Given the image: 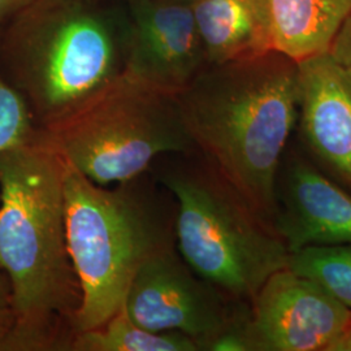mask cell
<instances>
[{
	"mask_svg": "<svg viewBox=\"0 0 351 351\" xmlns=\"http://www.w3.org/2000/svg\"><path fill=\"white\" fill-rule=\"evenodd\" d=\"M66 163L39 137L0 155V271L14 324L3 351H69L82 293L64 215Z\"/></svg>",
	"mask_w": 351,
	"mask_h": 351,
	"instance_id": "1",
	"label": "cell"
},
{
	"mask_svg": "<svg viewBox=\"0 0 351 351\" xmlns=\"http://www.w3.org/2000/svg\"><path fill=\"white\" fill-rule=\"evenodd\" d=\"M176 98L195 149L272 223L277 171L298 119L297 63L271 50L207 64Z\"/></svg>",
	"mask_w": 351,
	"mask_h": 351,
	"instance_id": "2",
	"label": "cell"
},
{
	"mask_svg": "<svg viewBox=\"0 0 351 351\" xmlns=\"http://www.w3.org/2000/svg\"><path fill=\"white\" fill-rule=\"evenodd\" d=\"M64 215L82 293L80 333L117 314L141 265L175 246L176 201L150 172L101 186L66 163Z\"/></svg>",
	"mask_w": 351,
	"mask_h": 351,
	"instance_id": "3",
	"label": "cell"
},
{
	"mask_svg": "<svg viewBox=\"0 0 351 351\" xmlns=\"http://www.w3.org/2000/svg\"><path fill=\"white\" fill-rule=\"evenodd\" d=\"M149 172L175 198L180 254L229 298L251 303L288 267L290 252L274 224L197 149L160 155Z\"/></svg>",
	"mask_w": 351,
	"mask_h": 351,
	"instance_id": "4",
	"label": "cell"
},
{
	"mask_svg": "<svg viewBox=\"0 0 351 351\" xmlns=\"http://www.w3.org/2000/svg\"><path fill=\"white\" fill-rule=\"evenodd\" d=\"M12 84L38 129L98 97L125 75L129 16L104 0H40Z\"/></svg>",
	"mask_w": 351,
	"mask_h": 351,
	"instance_id": "5",
	"label": "cell"
},
{
	"mask_svg": "<svg viewBox=\"0 0 351 351\" xmlns=\"http://www.w3.org/2000/svg\"><path fill=\"white\" fill-rule=\"evenodd\" d=\"M39 139L93 182L110 186L149 172L164 154L195 150L176 95L123 75Z\"/></svg>",
	"mask_w": 351,
	"mask_h": 351,
	"instance_id": "6",
	"label": "cell"
},
{
	"mask_svg": "<svg viewBox=\"0 0 351 351\" xmlns=\"http://www.w3.org/2000/svg\"><path fill=\"white\" fill-rule=\"evenodd\" d=\"M249 306L229 298L197 275L175 245L158 251L141 265L121 310L142 328L181 332L197 342L199 351H207Z\"/></svg>",
	"mask_w": 351,
	"mask_h": 351,
	"instance_id": "7",
	"label": "cell"
},
{
	"mask_svg": "<svg viewBox=\"0 0 351 351\" xmlns=\"http://www.w3.org/2000/svg\"><path fill=\"white\" fill-rule=\"evenodd\" d=\"M350 323V310L326 289L284 268L250 303L249 350L326 351Z\"/></svg>",
	"mask_w": 351,
	"mask_h": 351,
	"instance_id": "8",
	"label": "cell"
},
{
	"mask_svg": "<svg viewBox=\"0 0 351 351\" xmlns=\"http://www.w3.org/2000/svg\"><path fill=\"white\" fill-rule=\"evenodd\" d=\"M125 75L171 95L207 65L191 3L128 0Z\"/></svg>",
	"mask_w": 351,
	"mask_h": 351,
	"instance_id": "9",
	"label": "cell"
},
{
	"mask_svg": "<svg viewBox=\"0 0 351 351\" xmlns=\"http://www.w3.org/2000/svg\"><path fill=\"white\" fill-rule=\"evenodd\" d=\"M272 223L290 254L351 243V190L326 173L298 142H289L277 171Z\"/></svg>",
	"mask_w": 351,
	"mask_h": 351,
	"instance_id": "10",
	"label": "cell"
},
{
	"mask_svg": "<svg viewBox=\"0 0 351 351\" xmlns=\"http://www.w3.org/2000/svg\"><path fill=\"white\" fill-rule=\"evenodd\" d=\"M298 130L304 152L351 190V75L328 51L297 63Z\"/></svg>",
	"mask_w": 351,
	"mask_h": 351,
	"instance_id": "11",
	"label": "cell"
},
{
	"mask_svg": "<svg viewBox=\"0 0 351 351\" xmlns=\"http://www.w3.org/2000/svg\"><path fill=\"white\" fill-rule=\"evenodd\" d=\"M191 8L207 64L272 50L265 0H195Z\"/></svg>",
	"mask_w": 351,
	"mask_h": 351,
	"instance_id": "12",
	"label": "cell"
},
{
	"mask_svg": "<svg viewBox=\"0 0 351 351\" xmlns=\"http://www.w3.org/2000/svg\"><path fill=\"white\" fill-rule=\"evenodd\" d=\"M271 47L295 63L330 50L351 0H265Z\"/></svg>",
	"mask_w": 351,
	"mask_h": 351,
	"instance_id": "13",
	"label": "cell"
},
{
	"mask_svg": "<svg viewBox=\"0 0 351 351\" xmlns=\"http://www.w3.org/2000/svg\"><path fill=\"white\" fill-rule=\"evenodd\" d=\"M69 351H199V348L181 332L142 328L120 310L101 326L77 333Z\"/></svg>",
	"mask_w": 351,
	"mask_h": 351,
	"instance_id": "14",
	"label": "cell"
},
{
	"mask_svg": "<svg viewBox=\"0 0 351 351\" xmlns=\"http://www.w3.org/2000/svg\"><path fill=\"white\" fill-rule=\"evenodd\" d=\"M287 268L323 287L351 311V243L304 247L289 255Z\"/></svg>",
	"mask_w": 351,
	"mask_h": 351,
	"instance_id": "15",
	"label": "cell"
},
{
	"mask_svg": "<svg viewBox=\"0 0 351 351\" xmlns=\"http://www.w3.org/2000/svg\"><path fill=\"white\" fill-rule=\"evenodd\" d=\"M38 132L24 95L0 73V155L33 142Z\"/></svg>",
	"mask_w": 351,
	"mask_h": 351,
	"instance_id": "16",
	"label": "cell"
},
{
	"mask_svg": "<svg viewBox=\"0 0 351 351\" xmlns=\"http://www.w3.org/2000/svg\"><path fill=\"white\" fill-rule=\"evenodd\" d=\"M14 324L12 300L8 281L4 274L0 271V351L4 349L5 341L12 332Z\"/></svg>",
	"mask_w": 351,
	"mask_h": 351,
	"instance_id": "17",
	"label": "cell"
},
{
	"mask_svg": "<svg viewBox=\"0 0 351 351\" xmlns=\"http://www.w3.org/2000/svg\"><path fill=\"white\" fill-rule=\"evenodd\" d=\"M329 52L351 75V16L339 29Z\"/></svg>",
	"mask_w": 351,
	"mask_h": 351,
	"instance_id": "18",
	"label": "cell"
},
{
	"mask_svg": "<svg viewBox=\"0 0 351 351\" xmlns=\"http://www.w3.org/2000/svg\"><path fill=\"white\" fill-rule=\"evenodd\" d=\"M33 1L34 0H0V20Z\"/></svg>",
	"mask_w": 351,
	"mask_h": 351,
	"instance_id": "19",
	"label": "cell"
},
{
	"mask_svg": "<svg viewBox=\"0 0 351 351\" xmlns=\"http://www.w3.org/2000/svg\"><path fill=\"white\" fill-rule=\"evenodd\" d=\"M326 351H351V323Z\"/></svg>",
	"mask_w": 351,
	"mask_h": 351,
	"instance_id": "20",
	"label": "cell"
},
{
	"mask_svg": "<svg viewBox=\"0 0 351 351\" xmlns=\"http://www.w3.org/2000/svg\"><path fill=\"white\" fill-rule=\"evenodd\" d=\"M173 1H184V3H193L195 0H173Z\"/></svg>",
	"mask_w": 351,
	"mask_h": 351,
	"instance_id": "21",
	"label": "cell"
}]
</instances>
